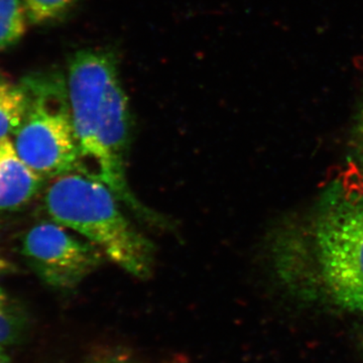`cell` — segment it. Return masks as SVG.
Returning <instances> with one entry per match:
<instances>
[{
    "mask_svg": "<svg viewBox=\"0 0 363 363\" xmlns=\"http://www.w3.org/2000/svg\"><path fill=\"white\" fill-rule=\"evenodd\" d=\"M56 222L33 226L23 240L21 252L44 283L59 291L77 288L104 262L96 247Z\"/></svg>",
    "mask_w": 363,
    "mask_h": 363,
    "instance_id": "5",
    "label": "cell"
},
{
    "mask_svg": "<svg viewBox=\"0 0 363 363\" xmlns=\"http://www.w3.org/2000/svg\"><path fill=\"white\" fill-rule=\"evenodd\" d=\"M6 267V264L4 262V260L0 257V272L4 271V269Z\"/></svg>",
    "mask_w": 363,
    "mask_h": 363,
    "instance_id": "14",
    "label": "cell"
},
{
    "mask_svg": "<svg viewBox=\"0 0 363 363\" xmlns=\"http://www.w3.org/2000/svg\"><path fill=\"white\" fill-rule=\"evenodd\" d=\"M52 221L96 245L106 259L140 279L152 272L155 247L121 209V201L94 174L71 172L50 180L44 193Z\"/></svg>",
    "mask_w": 363,
    "mask_h": 363,
    "instance_id": "3",
    "label": "cell"
},
{
    "mask_svg": "<svg viewBox=\"0 0 363 363\" xmlns=\"http://www.w3.org/2000/svg\"><path fill=\"white\" fill-rule=\"evenodd\" d=\"M26 18L33 25H45L64 18L77 0H21Z\"/></svg>",
    "mask_w": 363,
    "mask_h": 363,
    "instance_id": "9",
    "label": "cell"
},
{
    "mask_svg": "<svg viewBox=\"0 0 363 363\" xmlns=\"http://www.w3.org/2000/svg\"><path fill=\"white\" fill-rule=\"evenodd\" d=\"M44 181L21 161L11 138L0 140V210L25 206L39 193Z\"/></svg>",
    "mask_w": 363,
    "mask_h": 363,
    "instance_id": "6",
    "label": "cell"
},
{
    "mask_svg": "<svg viewBox=\"0 0 363 363\" xmlns=\"http://www.w3.org/2000/svg\"><path fill=\"white\" fill-rule=\"evenodd\" d=\"M354 130L353 138H354L355 152H357L358 161L363 167V98L358 111Z\"/></svg>",
    "mask_w": 363,
    "mask_h": 363,
    "instance_id": "11",
    "label": "cell"
},
{
    "mask_svg": "<svg viewBox=\"0 0 363 363\" xmlns=\"http://www.w3.org/2000/svg\"><path fill=\"white\" fill-rule=\"evenodd\" d=\"M28 95L25 119L14 133V150L44 180L88 171L72 123L67 86L58 76L23 82Z\"/></svg>",
    "mask_w": 363,
    "mask_h": 363,
    "instance_id": "4",
    "label": "cell"
},
{
    "mask_svg": "<svg viewBox=\"0 0 363 363\" xmlns=\"http://www.w3.org/2000/svg\"><path fill=\"white\" fill-rule=\"evenodd\" d=\"M23 315L0 289V347L4 348L16 342L23 333Z\"/></svg>",
    "mask_w": 363,
    "mask_h": 363,
    "instance_id": "10",
    "label": "cell"
},
{
    "mask_svg": "<svg viewBox=\"0 0 363 363\" xmlns=\"http://www.w3.org/2000/svg\"><path fill=\"white\" fill-rule=\"evenodd\" d=\"M88 363H142L123 352H108L92 358Z\"/></svg>",
    "mask_w": 363,
    "mask_h": 363,
    "instance_id": "12",
    "label": "cell"
},
{
    "mask_svg": "<svg viewBox=\"0 0 363 363\" xmlns=\"http://www.w3.org/2000/svg\"><path fill=\"white\" fill-rule=\"evenodd\" d=\"M271 250L283 281L314 278L336 305L363 313V198L332 189L300 234L281 231Z\"/></svg>",
    "mask_w": 363,
    "mask_h": 363,
    "instance_id": "2",
    "label": "cell"
},
{
    "mask_svg": "<svg viewBox=\"0 0 363 363\" xmlns=\"http://www.w3.org/2000/svg\"><path fill=\"white\" fill-rule=\"evenodd\" d=\"M28 106L25 85L0 79V140L9 138L23 123Z\"/></svg>",
    "mask_w": 363,
    "mask_h": 363,
    "instance_id": "7",
    "label": "cell"
},
{
    "mask_svg": "<svg viewBox=\"0 0 363 363\" xmlns=\"http://www.w3.org/2000/svg\"><path fill=\"white\" fill-rule=\"evenodd\" d=\"M26 20L21 0H0V50L20 42L26 33Z\"/></svg>",
    "mask_w": 363,
    "mask_h": 363,
    "instance_id": "8",
    "label": "cell"
},
{
    "mask_svg": "<svg viewBox=\"0 0 363 363\" xmlns=\"http://www.w3.org/2000/svg\"><path fill=\"white\" fill-rule=\"evenodd\" d=\"M0 363H9V357H7V354L6 351H4V348L0 347Z\"/></svg>",
    "mask_w": 363,
    "mask_h": 363,
    "instance_id": "13",
    "label": "cell"
},
{
    "mask_svg": "<svg viewBox=\"0 0 363 363\" xmlns=\"http://www.w3.org/2000/svg\"><path fill=\"white\" fill-rule=\"evenodd\" d=\"M69 105L83 162L111 189L119 201L150 223L164 219L145 206L131 190L126 175L131 117L128 95L116 55L106 49L81 50L69 62Z\"/></svg>",
    "mask_w": 363,
    "mask_h": 363,
    "instance_id": "1",
    "label": "cell"
}]
</instances>
